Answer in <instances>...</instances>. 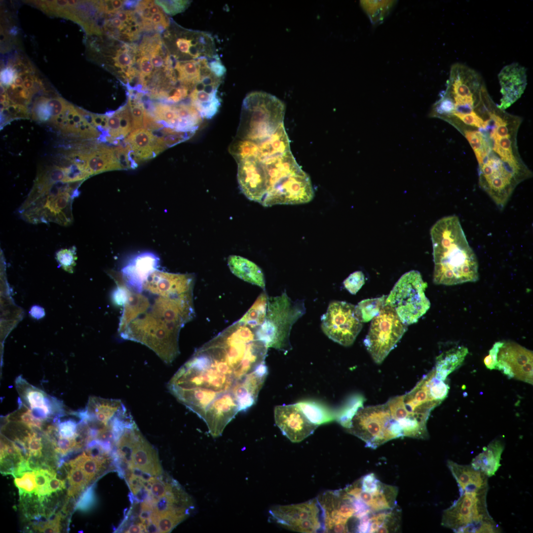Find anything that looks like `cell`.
<instances>
[{
	"label": "cell",
	"instance_id": "obj_1",
	"mask_svg": "<svg viewBox=\"0 0 533 533\" xmlns=\"http://www.w3.org/2000/svg\"><path fill=\"white\" fill-rule=\"evenodd\" d=\"M192 274L157 269L134 285L116 281L113 299L122 305L118 332L141 343L170 364L180 353L181 329L194 316Z\"/></svg>",
	"mask_w": 533,
	"mask_h": 533
},
{
	"label": "cell",
	"instance_id": "obj_2",
	"mask_svg": "<svg viewBox=\"0 0 533 533\" xmlns=\"http://www.w3.org/2000/svg\"><path fill=\"white\" fill-rule=\"evenodd\" d=\"M436 284L454 285L479 279L478 263L458 218L444 217L430 230Z\"/></svg>",
	"mask_w": 533,
	"mask_h": 533
},
{
	"label": "cell",
	"instance_id": "obj_3",
	"mask_svg": "<svg viewBox=\"0 0 533 533\" xmlns=\"http://www.w3.org/2000/svg\"><path fill=\"white\" fill-rule=\"evenodd\" d=\"M81 182H58L45 187H33L18 212L24 221L34 224L54 223L63 226L74 220L72 205L79 194Z\"/></svg>",
	"mask_w": 533,
	"mask_h": 533
},
{
	"label": "cell",
	"instance_id": "obj_4",
	"mask_svg": "<svg viewBox=\"0 0 533 533\" xmlns=\"http://www.w3.org/2000/svg\"><path fill=\"white\" fill-rule=\"evenodd\" d=\"M114 464L120 476L144 477L163 474L156 450L142 435L134 420L126 422L116 437Z\"/></svg>",
	"mask_w": 533,
	"mask_h": 533
},
{
	"label": "cell",
	"instance_id": "obj_5",
	"mask_svg": "<svg viewBox=\"0 0 533 533\" xmlns=\"http://www.w3.org/2000/svg\"><path fill=\"white\" fill-rule=\"evenodd\" d=\"M487 490L462 492L443 513L441 525L455 533H499L500 528L489 514Z\"/></svg>",
	"mask_w": 533,
	"mask_h": 533
},
{
	"label": "cell",
	"instance_id": "obj_6",
	"mask_svg": "<svg viewBox=\"0 0 533 533\" xmlns=\"http://www.w3.org/2000/svg\"><path fill=\"white\" fill-rule=\"evenodd\" d=\"M305 312L304 301H293L286 292L270 297L265 319L255 330L256 335L268 348L287 351L291 348L289 336L292 326Z\"/></svg>",
	"mask_w": 533,
	"mask_h": 533
},
{
	"label": "cell",
	"instance_id": "obj_7",
	"mask_svg": "<svg viewBox=\"0 0 533 533\" xmlns=\"http://www.w3.org/2000/svg\"><path fill=\"white\" fill-rule=\"evenodd\" d=\"M347 431L376 449L389 440L403 437L398 422L394 419L386 403L360 407L353 416Z\"/></svg>",
	"mask_w": 533,
	"mask_h": 533
},
{
	"label": "cell",
	"instance_id": "obj_8",
	"mask_svg": "<svg viewBox=\"0 0 533 533\" xmlns=\"http://www.w3.org/2000/svg\"><path fill=\"white\" fill-rule=\"evenodd\" d=\"M427 287L419 271L407 272L396 283L386 297L384 305L393 308L404 324L416 323L430 306L425 294Z\"/></svg>",
	"mask_w": 533,
	"mask_h": 533
},
{
	"label": "cell",
	"instance_id": "obj_9",
	"mask_svg": "<svg viewBox=\"0 0 533 533\" xmlns=\"http://www.w3.org/2000/svg\"><path fill=\"white\" fill-rule=\"evenodd\" d=\"M393 308L384 305L372 321L364 344L377 364H381L407 330Z\"/></svg>",
	"mask_w": 533,
	"mask_h": 533
},
{
	"label": "cell",
	"instance_id": "obj_10",
	"mask_svg": "<svg viewBox=\"0 0 533 533\" xmlns=\"http://www.w3.org/2000/svg\"><path fill=\"white\" fill-rule=\"evenodd\" d=\"M484 362L489 369L498 370L509 379L533 384V351L516 343L496 342Z\"/></svg>",
	"mask_w": 533,
	"mask_h": 533
},
{
	"label": "cell",
	"instance_id": "obj_11",
	"mask_svg": "<svg viewBox=\"0 0 533 533\" xmlns=\"http://www.w3.org/2000/svg\"><path fill=\"white\" fill-rule=\"evenodd\" d=\"M271 519L290 530L301 533L325 531L324 513L317 498L304 503L277 505L269 511Z\"/></svg>",
	"mask_w": 533,
	"mask_h": 533
},
{
	"label": "cell",
	"instance_id": "obj_12",
	"mask_svg": "<svg viewBox=\"0 0 533 533\" xmlns=\"http://www.w3.org/2000/svg\"><path fill=\"white\" fill-rule=\"evenodd\" d=\"M321 319L324 333L345 346L353 344L362 328V322L356 313L355 305L345 302H331Z\"/></svg>",
	"mask_w": 533,
	"mask_h": 533
},
{
	"label": "cell",
	"instance_id": "obj_13",
	"mask_svg": "<svg viewBox=\"0 0 533 533\" xmlns=\"http://www.w3.org/2000/svg\"><path fill=\"white\" fill-rule=\"evenodd\" d=\"M166 38L169 44L167 50L176 61L211 59L217 55L214 39L205 32L185 29L176 25L167 32Z\"/></svg>",
	"mask_w": 533,
	"mask_h": 533
},
{
	"label": "cell",
	"instance_id": "obj_14",
	"mask_svg": "<svg viewBox=\"0 0 533 533\" xmlns=\"http://www.w3.org/2000/svg\"><path fill=\"white\" fill-rule=\"evenodd\" d=\"M319 501L324 513L325 531L348 532V522L352 519L358 524L359 516L356 505L352 497L343 489L327 492Z\"/></svg>",
	"mask_w": 533,
	"mask_h": 533
},
{
	"label": "cell",
	"instance_id": "obj_15",
	"mask_svg": "<svg viewBox=\"0 0 533 533\" xmlns=\"http://www.w3.org/2000/svg\"><path fill=\"white\" fill-rule=\"evenodd\" d=\"M434 373L433 369L411 391L403 395L408 412L425 422L431 412L443 401L441 390L434 381Z\"/></svg>",
	"mask_w": 533,
	"mask_h": 533
},
{
	"label": "cell",
	"instance_id": "obj_16",
	"mask_svg": "<svg viewBox=\"0 0 533 533\" xmlns=\"http://www.w3.org/2000/svg\"><path fill=\"white\" fill-rule=\"evenodd\" d=\"M274 415L277 426L293 442L303 440L312 434L318 426L308 419L299 403L277 406Z\"/></svg>",
	"mask_w": 533,
	"mask_h": 533
},
{
	"label": "cell",
	"instance_id": "obj_17",
	"mask_svg": "<svg viewBox=\"0 0 533 533\" xmlns=\"http://www.w3.org/2000/svg\"><path fill=\"white\" fill-rule=\"evenodd\" d=\"M239 412L236 400L229 391L220 395L209 406L202 419L211 435L218 437Z\"/></svg>",
	"mask_w": 533,
	"mask_h": 533
},
{
	"label": "cell",
	"instance_id": "obj_18",
	"mask_svg": "<svg viewBox=\"0 0 533 533\" xmlns=\"http://www.w3.org/2000/svg\"><path fill=\"white\" fill-rule=\"evenodd\" d=\"M348 494L364 504L372 513L389 510L396 505L398 488L381 482L375 490H363L357 481L343 489Z\"/></svg>",
	"mask_w": 533,
	"mask_h": 533
},
{
	"label": "cell",
	"instance_id": "obj_19",
	"mask_svg": "<svg viewBox=\"0 0 533 533\" xmlns=\"http://www.w3.org/2000/svg\"><path fill=\"white\" fill-rule=\"evenodd\" d=\"M267 373L264 361L235 382L231 392L236 400L239 412L247 411L256 403Z\"/></svg>",
	"mask_w": 533,
	"mask_h": 533
},
{
	"label": "cell",
	"instance_id": "obj_20",
	"mask_svg": "<svg viewBox=\"0 0 533 533\" xmlns=\"http://www.w3.org/2000/svg\"><path fill=\"white\" fill-rule=\"evenodd\" d=\"M85 169L91 176L104 172L123 169L114 148L102 145H82L78 149Z\"/></svg>",
	"mask_w": 533,
	"mask_h": 533
},
{
	"label": "cell",
	"instance_id": "obj_21",
	"mask_svg": "<svg viewBox=\"0 0 533 533\" xmlns=\"http://www.w3.org/2000/svg\"><path fill=\"white\" fill-rule=\"evenodd\" d=\"M527 69L517 63L504 66L498 75L502 98L499 107L505 109L516 101L527 85Z\"/></svg>",
	"mask_w": 533,
	"mask_h": 533
},
{
	"label": "cell",
	"instance_id": "obj_22",
	"mask_svg": "<svg viewBox=\"0 0 533 533\" xmlns=\"http://www.w3.org/2000/svg\"><path fill=\"white\" fill-rule=\"evenodd\" d=\"M125 142L137 163L156 156L167 148L161 137L142 128L132 131Z\"/></svg>",
	"mask_w": 533,
	"mask_h": 533
},
{
	"label": "cell",
	"instance_id": "obj_23",
	"mask_svg": "<svg viewBox=\"0 0 533 533\" xmlns=\"http://www.w3.org/2000/svg\"><path fill=\"white\" fill-rule=\"evenodd\" d=\"M159 262L158 258L152 253L140 254L122 268L120 276L116 279L126 285L138 284L157 269Z\"/></svg>",
	"mask_w": 533,
	"mask_h": 533
},
{
	"label": "cell",
	"instance_id": "obj_24",
	"mask_svg": "<svg viewBox=\"0 0 533 533\" xmlns=\"http://www.w3.org/2000/svg\"><path fill=\"white\" fill-rule=\"evenodd\" d=\"M447 466L457 484L459 493L488 489V477L471 465L459 464L448 460Z\"/></svg>",
	"mask_w": 533,
	"mask_h": 533
},
{
	"label": "cell",
	"instance_id": "obj_25",
	"mask_svg": "<svg viewBox=\"0 0 533 533\" xmlns=\"http://www.w3.org/2000/svg\"><path fill=\"white\" fill-rule=\"evenodd\" d=\"M18 391L22 398L32 412L34 417L44 421L53 413L52 404L46 394L18 378L16 380Z\"/></svg>",
	"mask_w": 533,
	"mask_h": 533
},
{
	"label": "cell",
	"instance_id": "obj_26",
	"mask_svg": "<svg viewBox=\"0 0 533 533\" xmlns=\"http://www.w3.org/2000/svg\"><path fill=\"white\" fill-rule=\"evenodd\" d=\"M504 449L503 440H493L473 459L471 465L488 477L494 476L500 466L501 456Z\"/></svg>",
	"mask_w": 533,
	"mask_h": 533
},
{
	"label": "cell",
	"instance_id": "obj_27",
	"mask_svg": "<svg viewBox=\"0 0 533 533\" xmlns=\"http://www.w3.org/2000/svg\"><path fill=\"white\" fill-rule=\"evenodd\" d=\"M126 409L120 400L91 397L85 412L88 416L105 424H109Z\"/></svg>",
	"mask_w": 533,
	"mask_h": 533
},
{
	"label": "cell",
	"instance_id": "obj_28",
	"mask_svg": "<svg viewBox=\"0 0 533 533\" xmlns=\"http://www.w3.org/2000/svg\"><path fill=\"white\" fill-rule=\"evenodd\" d=\"M228 264L233 274L245 281L265 288V281L262 269L252 261L237 255L229 256Z\"/></svg>",
	"mask_w": 533,
	"mask_h": 533
},
{
	"label": "cell",
	"instance_id": "obj_29",
	"mask_svg": "<svg viewBox=\"0 0 533 533\" xmlns=\"http://www.w3.org/2000/svg\"><path fill=\"white\" fill-rule=\"evenodd\" d=\"M468 353V348L464 346H458L442 352L436 357L434 368L436 376L446 380L449 374L461 365Z\"/></svg>",
	"mask_w": 533,
	"mask_h": 533
},
{
	"label": "cell",
	"instance_id": "obj_30",
	"mask_svg": "<svg viewBox=\"0 0 533 533\" xmlns=\"http://www.w3.org/2000/svg\"><path fill=\"white\" fill-rule=\"evenodd\" d=\"M401 511L396 505L393 508L371 513L368 519V533H391L399 530Z\"/></svg>",
	"mask_w": 533,
	"mask_h": 533
},
{
	"label": "cell",
	"instance_id": "obj_31",
	"mask_svg": "<svg viewBox=\"0 0 533 533\" xmlns=\"http://www.w3.org/2000/svg\"><path fill=\"white\" fill-rule=\"evenodd\" d=\"M111 460H113L112 455L94 457L83 452L74 459L70 460L68 464L65 463L70 467L75 466L81 468L90 484L105 470Z\"/></svg>",
	"mask_w": 533,
	"mask_h": 533
},
{
	"label": "cell",
	"instance_id": "obj_32",
	"mask_svg": "<svg viewBox=\"0 0 533 533\" xmlns=\"http://www.w3.org/2000/svg\"><path fill=\"white\" fill-rule=\"evenodd\" d=\"M268 299L266 292H263L238 321L255 330L259 328L266 318Z\"/></svg>",
	"mask_w": 533,
	"mask_h": 533
},
{
	"label": "cell",
	"instance_id": "obj_33",
	"mask_svg": "<svg viewBox=\"0 0 533 533\" xmlns=\"http://www.w3.org/2000/svg\"><path fill=\"white\" fill-rule=\"evenodd\" d=\"M386 297L382 296L360 302L355 305L356 313L359 320L362 323L367 322L377 316L384 306Z\"/></svg>",
	"mask_w": 533,
	"mask_h": 533
},
{
	"label": "cell",
	"instance_id": "obj_34",
	"mask_svg": "<svg viewBox=\"0 0 533 533\" xmlns=\"http://www.w3.org/2000/svg\"><path fill=\"white\" fill-rule=\"evenodd\" d=\"M395 1L361 0V6L373 24L382 21L392 7Z\"/></svg>",
	"mask_w": 533,
	"mask_h": 533
},
{
	"label": "cell",
	"instance_id": "obj_35",
	"mask_svg": "<svg viewBox=\"0 0 533 533\" xmlns=\"http://www.w3.org/2000/svg\"><path fill=\"white\" fill-rule=\"evenodd\" d=\"M66 179L65 167L53 165L39 170L34 185L44 187L60 182L67 183Z\"/></svg>",
	"mask_w": 533,
	"mask_h": 533
},
{
	"label": "cell",
	"instance_id": "obj_36",
	"mask_svg": "<svg viewBox=\"0 0 533 533\" xmlns=\"http://www.w3.org/2000/svg\"><path fill=\"white\" fill-rule=\"evenodd\" d=\"M67 475L69 483L68 491V496L77 497L89 484L81 468L78 466H71Z\"/></svg>",
	"mask_w": 533,
	"mask_h": 533
},
{
	"label": "cell",
	"instance_id": "obj_37",
	"mask_svg": "<svg viewBox=\"0 0 533 533\" xmlns=\"http://www.w3.org/2000/svg\"><path fill=\"white\" fill-rule=\"evenodd\" d=\"M143 93H133L129 90L128 104L132 118V131L143 127V118L145 107L141 101Z\"/></svg>",
	"mask_w": 533,
	"mask_h": 533
},
{
	"label": "cell",
	"instance_id": "obj_38",
	"mask_svg": "<svg viewBox=\"0 0 533 533\" xmlns=\"http://www.w3.org/2000/svg\"><path fill=\"white\" fill-rule=\"evenodd\" d=\"M136 48L132 45H126L116 50L113 57L114 65L120 69L121 72L126 74L132 68L135 62V56L132 52H136Z\"/></svg>",
	"mask_w": 533,
	"mask_h": 533
},
{
	"label": "cell",
	"instance_id": "obj_39",
	"mask_svg": "<svg viewBox=\"0 0 533 533\" xmlns=\"http://www.w3.org/2000/svg\"><path fill=\"white\" fill-rule=\"evenodd\" d=\"M48 98L41 96L35 99L31 109V117L34 120L41 122H50L51 114L48 104Z\"/></svg>",
	"mask_w": 533,
	"mask_h": 533
},
{
	"label": "cell",
	"instance_id": "obj_40",
	"mask_svg": "<svg viewBox=\"0 0 533 533\" xmlns=\"http://www.w3.org/2000/svg\"><path fill=\"white\" fill-rule=\"evenodd\" d=\"M29 116V113L26 106L11 103L2 110H0L1 128L13 119L28 118Z\"/></svg>",
	"mask_w": 533,
	"mask_h": 533
},
{
	"label": "cell",
	"instance_id": "obj_41",
	"mask_svg": "<svg viewBox=\"0 0 533 533\" xmlns=\"http://www.w3.org/2000/svg\"><path fill=\"white\" fill-rule=\"evenodd\" d=\"M95 485L92 484L81 494L76 504L74 510L86 512L93 508L96 503Z\"/></svg>",
	"mask_w": 533,
	"mask_h": 533
},
{
	"label": "cell",
	"instance_id": "obj_42",
	"mask_svg": "<svg viewBox=\"0 0 533 533\" xmlns=\"http://www.w3.org/2000/svg\"><path fill=\"white\" fill-rule=\"evenodd\" d=\"M76 247L72 246L61 249L56 254V258L60 266L64 270L71 273L73 272V268L76 264Z\"/></svg>",
	"mask_w": 533,
	"mask_h": 533
},
{
	"label": "cell",
	"instance_id": "obj_43",
	"mask_svg": "<svg viewBox=\"0 0 533 533\" xmlns=\"http://www.w3.org/2000/svg\"><path fill=\"white\" fill-rule=\"evenodd\" d=\"M14 483L19 489L20 496L24 494L31 495L35 493L37 485L34 471L24 473L21 478H15Z\"/></svg>",
	"mask_w": 533,
	"mask_h": 533
},
{
	"label": "cell",
	"instance_id": "obj_44",
	"mask_svg": "<svg viewBox=\"0 0 533 533\" xmlns=\"http://www.w3.org/2000/svg\"><path fill=\"white\" fill-rule=\"evenodd\" d=\"M155 3L170 15L184 11L189 6V0H154Z\"/></svg>",
	"mask_w": 533,
	"mask_h": 533
},
{
	"label": "cell",
	"instance_id": "obj_45",
	"mask_svg": "<svg viewBox=\"0 0 533 533\" xmlns=\"http://www.w3.org/2000/svg\"><path fill=\"white\" fill-rule=\"evenodd\" d=\"M365 283L364 275L362 271H356L350 274L343 281L346 289L352 294H356Z\"/></svg>",
	"mask_w": 533,
	"mask_h": 533
},
{
	"label": "cell",
	"instance_id": "obj_46",
	"mask_svg": "<svg viewBox=\"0 0 533 533\" xmlns=\"http://www.w3.org/2000/svg\"><path fill=\"white\" fill-rule=\"evenodd\" d=\"M465 135L475 154L487 150L488 146L480 132L466 131Z\"/></svg>",
	"mask_w": 533,
	"mask_h": 533
},
{
	"label": "cell",
	"instance_id": "obj_47",
	"mask_svg": "<svg viewBox=\"0 0 533 533\" xmlns=\"http://www.w3.org/2000/svg\"><path fill=\"white\" fill-rule=\"evenodd\" d=\"M59 437L67 438H75L77 435V423L72 419L61 422L58 424Z\"/></svg>",
	"mask_w": 533,
	"mask_h": 533
},
{
	"label": "cell",
	"instance_id": "obj_48",
	"mask_svg": "<svg viewBox=\"0 0 533 533\" xmlns=\"http://www.w3.org/2000/svg\"><path fill=\"white\" fill-rule=\"evenodd\" d=\"M138 63L140 68L141 77L143 82V88H144L146 78L152 75L154 67L151 63L150 56L148 55L140 56V58L138 60Z\"/></svg>",
	"mask_w": 533,
	"mask_h": 533
},
{
	"label": "cell",
	"instance_id": "obj_49",
	"mask_svg": "<svg viewBox=\"0 0 533 533\" xmlns=\"http://www.w3.org/2000/svg\"><path fill=\"white\" fill-rule=\"evenodd\" d=\"M454 115L459 118L466 124L474 126L479 128H486V121H484L483 120L477 115L474 112L469 114H454Z\"/></svg>",
	"mask_w": 533,
	"mask_h": 533
},
{
	"label": "cell",
	"instance_id": "obj_50",
	"mask_svg": "<svg viewBox=\"0 0 533 533\" xmlns=\"http://www.w3.org/2000/svg\"><path fill=\"white\" fill-rule=\"evenodd\" d=\"M15 71L12 66L7 64L0 72V84L4 87L10 85L13 82Z\"/></svg>",
	"mask_w": 533,
	"mask_h": 533
},
{
	"label": "cell",
	"instance_id": "obj_51",
	"mask_svg": "<svg viewBox=\"0 0 533 533\" xmlns=\"http://www.w3.org/2000/svg\"><path fill=\"white\" fill-rule=\"evenodd\" d=\"M66 488V482L65 480H60L56 477L49 479L48 482V489L50 494L53 492L61 491Z\"/></svg>",
	"mask_w": 533,
	"mask_h": 533
},
{
	"label": "cell",
	"instance_id": "obj_52",
	"mask_svg": "<svg viewBox=\"0 0 533 533\" xmlns=\"http://www.w3.org/2000/svg\"><path fill=\"white\" fill-rule=\"evenodd\" d=\"M510 137H505L493 139L494 143L497 144L502 149L512 152L511 141L509 139Z\"/></svg>",
	"mask_w": 533,
	"mask_h": 533
},
{
	"label": "cell",
	"instance_id": "obj_53",
	"mask_svg": "<svg viewBox=\"0 0 533 533\" xmlns=\"http://www.w3.org/2000/svg\"><path fill=\"white\" fill-rule=\"evenodd\" d=\"M31 315L36 319H40L45 315L44 309L38 305L33 306L30 311Z\"/></svg>",
	"mask_w": 533,
	"mask_h": 533
},
{
	"label": "cell",
	"instance_id": "obj_54",
	"mask_svg": "<svg viewBox=\"0 0 533 533\" xmlns=\"http://www.w3.org/2000/svg\"><path fill=\"white\" fill-rule=\"evenodd\" d=\"M124 0H111L112 5L116 12L120 10V9L125 3Z\"/></svg>",
	"mask_w": 533,
	"mask_h": 533
}]
</instances>
